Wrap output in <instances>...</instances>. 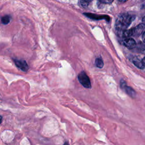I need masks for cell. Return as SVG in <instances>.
<instances>
[{
    "instance_id": "1",
    "label": "cell",
    "mask_w": 145,
    "mask_h": 145,
    "mask_svg": "<svg viewBox=\"0 0 145 145\" xmlns=\"http://www.w3.org/2000/svg\"><path fill=\"white\" fill-rule=\"evenodd\" d=\"M134 19V17L129 14L120 15L116 21L115 27L116 29L120 32L125 30L130 25Z\"/></svg>"
},
{
    "instance_id": "2",
    "label": "cell",
    "mask_w": 145,
    "mask_h": 145,
    "mask_svg": "<svg viewBox=\"0 0 145 145\" xmlns=\"http://www.w3.org/2000/svg\"><path fill=\"white\" fill-rule=\"evenodd\" d=\"M145 31V24L144 23L139 24L135 27L129 30H124L121 32L122 37L128 38L130 36H137L142 34Z\"/></svg>"
},
{
    "instance_id": "3",
    "label": "cell",
    "mask_w": 145,
    "mask_h": 145,
    "mask_svg": "<svg viewBox=\"0 0 145 145\" xmlns=\"http://www.w3.org/2000/svg\"><path fill=\"white\" fill-rule=\"evenodd\" d=\"M78 79L81 84L85 88H91V84L89 79L84 71H82L78 75Z\"/></svg>"
},
{
    "instance_id": "4",
    "label": "cell",
    "mask_w": 145,
    "mask_h": 145,
    "mask_svg": "<svg viewBox=\"0 0 145 145\" xmlns=\"http://www.w3.org/2000/svg\"><path fill=\"white\" fill-rule=\"evenodd\" d=\"M14 62H15V65L18 68L24 72H27L29 69V66L28 63L25 60L23 59H13Z\"/></svg>"
},
{
    "instance_id": "5",
    "label": "cell",
    "mask_w": 145,
    "mask_h": 145,
    "mask_svg": "<svg viewBox=\"0 0 145 145\" xmlns=\"http://www.w3.org/2000/svg\"><path fill=\"white\" fill-rule=\"evenodd\" d=\"M120 85L121 87L129 95L132 97H134L135 95V92L134 91V90L131 87L127 86L125 81L121 80L120 82Z\"/></svg>"
},
{
    "instance_id": "6",
    "label": "cell",
    "mask_w": 145,
    "mask_h": 145,
    "mask_svg": "<svg viewBox=\"0 0 145 145\" xmlns=\"http://www.w3.org/2000/svg\"><path fill=\"white\" fill-rule=\"evenodd\" d=\"M123 44L125 46L129 49H132L136 46L135 41L131 38H126L123 40Z\"/></svg>"
},
{
    "instance_id": "7",
    "label": "cell",
    "mask_w": 145,
    "mask_h": 145,
    "mask_svg": "<svg viewBox=\"0 0 145 145\" xmlns=\"http://www.w3.org/2000/svg\"><path fill=\"white\" fill-rule=\"evenodd\" d=\"M132 62L135 66H137V67H138L139 69H143L144 67V66H143V65L142 62V61H140L138 58H134L133 59Z\"/></svg>"
},
{
    "instance_id": "8",
    "label": "cell",
    "mask_w": 145,
    "mask_h": 145,
    "mask_svg": "<svg viewBox=\"0 0 145 145\" xmlns=\"http://www.w3.org/2000/svg\"><path fill=\"white\" fill-rule=\"evenodd\" d=\"M1 23L3 24H7L9 23L10 21V17L8 15L3 16V17L1 18Z\"/></svg>"
},
{
    "instance_id": "9",
    "label": "cell",
    "mask_w": 145,
    "mask_h": 145,
    "mask_svg": "<svg viewBox=\"0 0 145 145\" xmlns=\"http://www.w3.org/2000/svg\"><path fill=\"white\" fill-rule=\"evenodd\" d=\"M95 63H96V66L99 67V68H102L104 66V63H103V60L99 58H97L96 59V61H95Z\"/></svg>"
},
{
    "instance_id": "10",
    "label": "cell",
    "mask_w": 145,
    "mask_h": 145,
    "mask_svg": "<svg viewBox=\"0 0 145 145\" xmlns=\"http://www.w3.org/2000/svg\"><path fill=\"white\" fill-rule=\"evenodd\" d=\"M92 1V0H80V2L83 7H87Z\"/></svg>"
},
{
    "instance_id": "11",
    "label": "cell",
    "mask_w": 145,
    "mask_h": 145,
    "mask_svg": "<svg viewBox=\"0 0 145 145\" xmlns=\"http://www.w3.org/2000/svg\"><path fill=\"white\" fill-rule=\"evenodd\" d=\"M99 1L103 3H110L113 1V0H99Z\"/></svg>"
},
{
    "instance_id": "12",
    "label": "cell",
    "mask_w": 145,
    "mask_h": 145,
    "mask_svg": "<svg viewBox=\"0 0 145 145\" xmlns=\"http://www.w3.org/2000/svg\"><path fill=\"white\" fill-rule=\"evenodd\" d=\"M142 40H143V42H145V31L143 33V35H142Z\"/></svg>"
},
{
    "instance_id": "13",
    "label": "cell",
    "mask_w": 145,
    "mask_h": 145,
    "mask_svg": "<svg viewBox=\"0 0 145 145\" xmlns=\"http://www.w3.org/2000/svg\"><path fill=\"white\" fill-rule=\"evenodd\" d=\"M142 62L143 66L145 67V57H144L143 58V59L142 60Z\"/></svg>"
},
{
    "instance_id": "14",
    "label": "cell",
    "mask_w": 145,
    "mask_h": 145,
    "mask_svg": "<svg viewBox=\"0 0 145 145\" xmlns=\"http://www.w3.org/2000/svg\"><path fill=\"white\" fill-rule=\"evenodd\" d=\"M142 22H143L144 24H145V16H144V17L143 18V19H142Z\"/></svg>"
},
{
    "instance_id": "15",
    "label": "cell",
    "mask_w": 145,
    "mask_h": 145,
    "mask_svg": "<svg viewBox=\"0 0 145 145\" xmlns=\"http://www.w3.org/2000/svg\"><path fill=\"white\" fill-rule=\"evenodd\" d=\"M2 117L0 116V124L2 123Z\"/></svg>"
},
{
    "instance_id": "16",
    "label": "cell",
    "mask_w": 145,
    "mask_h": 145,
    "mask_svg": "<svg viewBox=\"0 0 145 145\" xmlns=\"http://www.w3.org/2000/svg\"><path fill=\"white\" fill-rule=\"evenodd\" d=\"M119 1H120V2H126V1H127V0H118Z\"/></svg>"
},
{
    "instance_id": "17",
    "label": "cell",
    "mask_w": 145,
    "mask_h": 145,
    "mask_svg": "<svg viewBox=\"0 0 145 145\" xmlns=\"http://www.w3.org/2000/svg\"><path fill=\"white\" fill-rule=\"evenodd\" d=\"M143 7H144V8H145V5H144V6H143Z\"/></svg>"
}]
</instances>
